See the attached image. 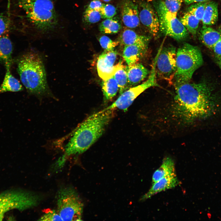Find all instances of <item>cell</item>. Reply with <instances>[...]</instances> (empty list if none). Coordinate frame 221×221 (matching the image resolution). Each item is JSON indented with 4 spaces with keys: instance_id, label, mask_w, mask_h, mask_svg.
I'll return each instance as SVG.
<instances>
[{
    "instance_id": "6da1fadb",
    "label": "cell",
    "mask_w": 221,
    "mask_h": 221,
    "mask_svg": "<svg viewBox=\"0 0 221 221\" xmlns=\"http://www.w3.org/2000/svg\"><path fill=\"white\" fill-rule=\"evenodd\" d=\"M173 116L182 123L191 124L215 115L219 102L211 87L205 82L175 84Z\"/></svg>"
},
{
    "instance_id": "7a4b0ae2",
    "label": "cell",
    "mask_w": 221,
    "mask_h": 221,
    "mask_svg": "<svg viewBox=\"0 0 221 221\" xmlns=\"http://www.w3.org/2000/svg\"><path fill=\"white\" fill-rule=\"evenodd\" d=\"M113 109H104L86 118L77 127L65 147L66 157L81 154L102 135L113 115Z\"/></svg>"
},
{
    "instance_id": "3957f363",
    "label": "cell",
    "mask_w": 221,
    "mask_h": 221,
    "mask_svg": "<svg viewBox=\"0 0 221 221\" xmlns=\"http://www.w3.org/2000/svg\"><path fill=\"white\" fill-rule=\"evenodd\" d=\"M20 79L28 92L40 98H55L47 83L45 65L42 56L33 51L22 55L17 62Z\"/></svg>"
},
{
    "instance_id": "277c9868",
    "label": "cell",
    "mask_w": 221,
    "mask_h": 221,
    "mask_svg": "<svg viewBox=\"0 0 221 221\" xmlns=\"http://www.w3.org/2000/svg\"><path fill=\"white\" fill-rule=\"evenodd\" d=\"M26 18L37 31L46 33L54 31L59 19L52 0H17Z\"/></svg>"
},
{
    "instance_id": "5b68a950",
    "label": "cell",
    "mask_w": 221,
    "mask_h": 221,
    "mask_svg": "<svg viewBox=\"0 0 221 221\" xmlns=\"http://www.w3.org/2000/svg\"><path fill=\"white\" fill-rule=\"evenodd\" d=\"M203 62L200 49L197 47L184 43L176 52V70L173 78L175 84L189 82Z\"/></svg>"
},
{
    "instance_id": "8992f818",
    "label": "cell",
    "mask_w": 221,
    "mask_h": 221,
    "mask_svg": "<svg viewBox=\"0 0 221 221\" xmlns=\"http://www.w3.org/2000/svg\"><path fill=\"white\" fill-rule=\"evenodd\" d=\"M41 198L32 192L20 190L8 191L0 194V221L5 214L14 209L23 211L37 206Z\"/></svg>"
},
{
    "instance_id": "52a82bcc",
    "label": "cell",
    "mask_w": 221,
    "mask_h": 221,
    "mask_svg": "<svg viewBox=\"0 0 221 221\" xmlns=\"http://www.w3.org/2000/svg\"><path fill=\"white\" fill-rule=\"evenodd\" d=\"M57 196V211L63 221H81L83 204L76 191L71 187L60 188Z\"/></svg>"
},
{
    "instance_id": "ba28073f",
    "label": "cell",
    "mask_w": 221,
    "mask_h": 221,
    "mask_svg": "<svg viewBox=\"0 0 221 221\" xmlns=\"http://www.w3.org/2000/svg\"><path fill=\"white\" fill-rule=\"evenodd\" d=\"M155 8L159 23V30L165 35L178 41L185 39L188 32L176 15L169 11L161 1L156 4Z\"/></svg>"
},
{
    "instance_id": "9c48e42d",
    "label": "cell",
    "mask_w": 221,
    "mask_h": 221,
    "mask_svg": "<svg viewBox=\"0 0 221 221\" xmlns=\"http://www.w3.org/2000/svg\"><path fill=\"white\" fill-rule=\"evenodd\" d=\"M156 60L155 58L150 74L146 80L141 84L124 91L115 101L105 109L114 110L117 108L126 110L141 93L149 87L158 86L156 72Z\"/></svg>"
},
{
    "instance_id": "30bf717a",
    "label": "cell",
    "mask_w": 221,
    "mask_h": 221,
    "mask_svg": "<svg viewBox=\"0 0 221 221\" xmlns=\"http://www.w3.org/2000/svg\"><path fill=\"white\" fill-rule=\"evenodd\" d=\"M176 52L173 46L160 48L156 64V75L161 79L171 81L176 70Z\"/></svg>"
},
{
    "instance_id": "8fae6325",
    "label": "cell",
    "mask_w": 221,
    "mask_h": 221,
    "mask_svg": "<svg viewBox=\"0 0 221 221\" xmlns=\"http://www.w3.org/2000/svg\"><path fill=\"white\" fill-rule=\"evenodd\" d=\"M117 52L114 49L105 50L99 56L97 64L98 75L103 80L113 76L117 69V65L114 66Z\"/></svg>"
},
{
    "instance_id": "7c38bea8",
    "label": "cell",
    "mask_w": 221,
    "mask_h": 221,
    "mask_svg": "<svg viewBox=\"0 0 221 221\" xmlns=\"http://www.w3.org/2000/svg\"><path fill=\"white\" fill-rule=\"evenodd\" d=\"M140 21L150 33L156 36L159 30V23L157 13L149 3H142L139 7Z\"/></svg>"
},
{
    "instance_id": "4fadbf2b",
    "label": "cell",
    "mask_w": 221,
    "mask_h": 221,
    "mask_svg": "<svg viewBox=\"0 0 221 221\" xmlns=\"http://www.w3.org/2000/svg\"><path fill=\"white\" fill-rule=\"evenodd\" d=\"M139 10L138 6L130 0H125L123 2L121 9L122 20L127 27L134 28L139 24Z\"/></svg>"
},
{
    "instance_id": "5bb4252c",
    "label": "cell",
    "mask_w": 221,
    "mask_h": 221,
    "mask_svg": "<svg viewBox=\"0 0 221 221\" xmlns=\"http://www.w3.org/2000/svg\"><path fill=\"white\" fill-rule=\"evenodd\" d=\"M180 184L176 173L167 176L152 184L148 191L141 198L140 200H145L161 191L174 188Z\"/></svg>"
},
{
    "instance_id": "9a60e30c",
    "label": "cell",
    "mask_w": 221,
    "mask_h": 221,
    "mask_svg": "<svg viewBox=\"0 0 221 221\" xmlns=\"http://www.w3.org/2000/svg\"><path fill=\"white\" fill-rule=\"evenodd\" d=\"M127 73L129 86L139 84L146 77L149 71L142 64L136 63L128 65Z\"/></svg>"
},
{
    "instance_id": "2e32d148",
    "label": "cell",
    "mask_w": 221,
    "mask_h": 221,
    "mask_svg": "<svg viewBox=\"0 0 221 221\" xmlns=\"http://www.w3.org/2000/svg\"><path fill=\"white\" fill-rule=\"evenodd\" d=\"M147 45H132L124 46L122 56L128 65L137 63L144 55Z\"/></svg>"
},
{
    "instance_id": "e0dca14e",
    "label": "cell",
    "mask_w": 221,
    "mask_h": 221,
    "mask_svg": "<svg viewBox=\"0 0 221 221\" xmlns=\"http://www.w3.org/2000/svg\"><path fill=\"white\" fill-rule=\"evenodd\" d=\"M149 37L137 34L134 31L125 28L119 37V43L124 46L132 45H148Z\"/></svg>"
},
{
    "instance_id": "ac0fdd59",
    "label": "cell",
    "mask_w": 221,
    "mask_h": 221,
    "mask_svg": "<svg viewBox=\"0 0 221 221\" xmlns=\"http://www.w3.org/2000/svg\"><path fill=\"white\" fill-rule=\"evenodd\" d=\"M12 43L8 33L0 36V60L4 64L6 69H10L12 64Z\"/></svg>"
},
{
    "instance_id": "d6986e66",
    "label": "cell",
    "mask_w": 221,
    "mask_h": 221,
    "mask_svg": "<svg viewBox=\"0 0 221 221\" xmlns=\"http://www.w3.org/2000/svg\"><path fill=\"white\" fill-rule=\"evenodd\" d=\"M200 38L206 46L212 49L215 44L221 38V33L212 28L203 26L200 31Z\"/></svg>"
},
{
    "instance_id": "ffe728a7",
    "label": "cell",
    "mask_w": 221,
    "mask_h": 221,
    "mask_svg": "<svg viewBox=\"0 0 221 221\" xmlns=\"http://www.w3.org/2000/svg\"><path fill=\"white\" fill-rule=\"evenodd\" d=\"M175 173V164L173 160L170 157H165L161 165L153 174L152 184L164 177Z\"/></svg>"
},
{
    "instance_id": "44dd1931",
    "label": "cell",
    "mask_w": 221,
    "mask_h": 221,
    "mask_svg": "<svg viewBox=\"0 0 221 221\" xmlns=\"http://www.w3.org/2000/svg\"><path fill=\"white\" fill-rule=\"evenodd\" d=\"M218 17L217 4L213 1L207 2L201 20L203 26L214 25L218 20Z\"/></svg>"
},
{
    "instance_id": "7402d4cb",
    "label": "cell",
    "mask_w": 221,
    "mask_h": 221,
    "mask_svg": "<svg viewBox=\"0 0 221 221\" xmlns=\"http://www.w3.org/2000/svg\"><path fill=\"white\" fill-rule=\"evenodd\" d=\"M3 82L0 86V94L7 91L17 92L23 87L19 81L11 74L10 69H6Z\"/></svg>"
},
{
    "instance_id": "603a6c76",
    "label": "cell",
    "mask_w": 221,
    "mask_h": 221,
    "mask_svg": "<svg viewBox=\"0 0 221 221\" xmlns=\"http://www.w3.org/2000/svg\"><path fill=\"white\" fill-rule=\"evenodd\" d=\"M117 65V69L113 76L118 85L121 94L127 89L129 86L127 67L120 63Z\"/></svg>"
},
{
    "instance_id": "cb8c5ba5",
    "label": "cell",
    "mask_w": 221,
    "mask_h": 221,
    "mask_svg": "<svg viewBox=\"0 0 221 221\" xmlns=\"http://www.w3.org/2000/svg\"><path fill=\"white\" fill-rule=\"evenodd\" d=\"M102 89L105 100H109L117 94L119 89L118 85L114 76L105 80L102 84Z\"/></svg>"
},
{
    "instance_id": "d4e9b609",
    "label": "cell",
    "mask_w": 221,
    "mask_h": 221,
    "mask_svg": "<svg viewBox=\"0 0 221 221\" xmlns=\"http://www.w3.org/2000/svg\"><path fill=\"white\" fill-rule=\"evenodd\" d=\"M100 32L104 34H114L118 32L121 28V25L118 20L113 18L106 19L99 25Z\"/></svg>"
},
{
    "instance_id": "484cf974",
    "label": "cell",
    "mask_w": 221,
    "mask_h": 221,
    "mask_svg": "<svg viewBox=\"0 0 221 221\" xmlns=\"http://www.w3.org/2000/svg\"><path fill=\"white\" fill-rule=\"evenodd\" d=\"M180 21L188 31L194 36L196 35L200 21L193 15L187 11Z\"/></svg>"
},
{
    "instance_id": "4316f807",
    "label": "cell",
    "mask_w": 221,
    "mask_h": 221,
    "mask_svg": "<svg viewBox=\"0 0 221 221\" xmlns=\"http://www.w3.org/2000/svg\"><path fill=\"white\" fill-rule=\"evenodd\" d=\"M207 2L193 3L187 9V11L193 15L200 21L202 20Z\"/></svg>"
},
{
    "instance_id": "83f0119b",
    "label": "cell",
    "mask_w": 221,
    "mask_h": 221,
    "mask_svg": "<svg viewBox=\"0 0 221 221\" xmlns=\"http://www.w3.org/2000/svg\"><path fill=\"white\" fill-rule=\"evenodd\" d=\"M101 18L99 12L95 10H85L83 15V21L88 24L97 23Z\"/></svg>"
},
{
    "instance_id": "f1b7e54d",
    "label": "cell",
    "mask_w": 221,
    "mask_h": 221,
    "mask_svg": "<svg viewBox=\"0 0 221 221\" xmlns=\"http://www.w3.org/2000/svg\"><path fill=\"white\" fill-rule=\"evenodd\" d=\"M183 0H165L161 1V2L169 11L176 15Z\"/></svg>"
},
{
    "instance_id": "f546056e",
    "label": "cell",
    "mask_w": 221,
    "mask_h": 221,
    "mask_svg": "<svg viewBox=\"0 0 221 221\" xmlns=\"http://www.w3.org/2000/svg\"><path fill=\"white\" fill-rule=\"evenodd\" d=\"M98 11L99 12L102 18L106 19L113 18L117 13L116 8L110 4H104Z\"/></svg>"
},
{
    "instance_id": "4dcf8cb0",
    "label": "cell",
    "mask_w": 221,
    "mask_h": 221,
    "mask_svg": "<svg viewBox=\"0 0 221 221\" xmlns=\"http://www.w3.org/2000/svg\"><path fill=\"white\" fill-rule=\"evenodd\" d=\"M11 26V22L10 18L0 12V36L8 33Z\"/></svg>"
},
{
    "instance_id": "1f68e13d",
    "label": "cell",
    "mask_w": 221,
    "mask_h": 221,
    "mask_svg": "<svg viewBox=\"0 0 221 221\" xmlns=\"http://www.w3.org/2000/svg\"><path fill=\"white\" fill-rule=\"evenodd\" d=\"M99 41L101 46L105 50L113 49L119 43L118 41H113L106 36L101 37Z\"/></svg>"
},
{
    "instance_id": "d6a6232c",
    "label": "cell",
    "mask_w": 221,
    "mask_h": 221,
    "mask_svg": "<svg viewBox=\"0 0 221 221\" xmlns=\"http://www.w3.org/2000/svg\"><path fill=\"white\" fill-rule=\"evenodd\" d=\"M39 221H63L57 211L54 210L46 212L38 220Z\"/></svg>"
},
{
    "instance_id": "836d02e7",
    "label": "cell",
    "mask_w": 221,
    "mask_h": 221,
    "mask_svg": "<svg viewBox=\"0 0 221 221\" xmlns=\"http://www.w3.org/2000/svg\"><path fill=\"white\" fill-rule=\"evenodd\" d=\"M104 4L99 0H93L87 6L85 10H93L98 11Z\"/></svg>"
},
{
    "instance_id": "e575fe53",
    "label": "cell",
    "mask_w": 221,
    "mask_h": 221,
    "mask_svg": "<svg viewBox=\"0 0 221 221\" xmlns=\"http://www.w3.org/2000/svg\"><path fill=\"white\" fill-rule=\"evenodd\" d=\"M217 56H221V38L217 41L212 49Z\"/></svg>"
},
{
    "instance_id": "d590c367",
    "label": "cell",
    "mask_w": 221,
    "mask_h": 221,
    "mask_svg": "<svg viewBox=\"0 0 221 221\" xmlns=\"http://www.w3.org/2000/svg\"><path fill=\"white\" fill-rule=\"evenodd\" d=\"M185 4L187 5L192 3L199 2H207L210 0H183Z\"/></svg>"
},
{
    "instance_id": "8d00e7d4",
    "label": "cell",
    "mask_w": 221,
    "mask_h": 221,
    "mask_svg": "<svg viewBox=\"0 0 221 221\" xmlns=\"http://www.w3.org/2000/svg\"><path fill=\"white\" fill-rule=\"evenodd\" d=\"M215 60L216 63L221 70V56H216Z\"/></svg>"
},
{
    "instance_id": "74e56055",
    "label": "cell",
    "mask_w": 221,
    "mask_h": 221,
    "mask_svg": "<svg viewBox=\"0 0 221 221\" xmlns=\"http://www.w3.org/2000/svg\"><path fill=\"white\" fill-rule=\"evenodd\" d=\"M105 2H108L110 1L111 0H103Z\"/></svg>"
}]
</instances>
